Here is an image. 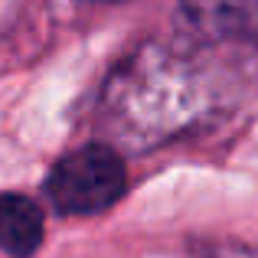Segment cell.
Segmentation results:
<instances>
[{
    "instance_id": "obj_4",
    "label": "cell",
    "mask_w": 258,
    "mask_h": 258,
    "mask_svg": "<svg viewBox=\"0 0 258 258\" xmlns=\"http://www.w3.org/2000/svg\"><path fill=\"white\" fill-rule=\"evenodd\" d=\"M203 258H258V248L239 245V242H216L203 252Z\"/></svg>"
},
{
    "instance_id": "obj_3",
    "label": "cell",
    "mask_w": 258,
    "mask_h": 258,
    "mask_svg": "<svg viewBox=\"0 0 258 258\" xmlns=\"http://www.w3.org/2000/svg\"><path fill=\"white\" fill-rule=\"evenodd\" d=\"M43 245V213L20 193H0V248L13 258H30Z\"/></svg>"
},
{
    "instance_id": "obj_1",
    "label": "cell",
    "mask_w": 258,
    "mask_h": 258,
    "mask_svg": "<svg viewBox=\"0 0 258 258\" xmlns=\"http://www.w3.org/2000/svg\"><path fill=\"white\" fill-rule=\"evenodd\" d=\"M127 186L124 164L105 144H85L56 160L46 176V196L66 216H92L121 200Z\"/></svg>"
},
{
    "instance_id": "obj_2",
    "label": "cell",
    "mask_w": 258,
    "mask_h": 258,
    "mask_svg": "<svg viewBox=\"0 0 258 258\" xmlns=\"http://www.w3.org/2000/svg\"><path fill=\"white\" fill-rule=\"evenodd\" d=\"M180 17L216 43L258 39V0H180Z\"/></svg>"
}]
</instances>
